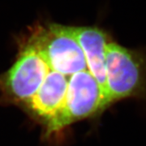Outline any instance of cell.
<instances>
[{
	"mask_svg": "<svg viewBox=\"0 0 146 146\" xmlns=\"http://www.w3.org/2000/svg\"><path fill=\"white\" fill-rule=\"evenodd\" d=\"M106 77L109 106L126 98L145 96V57L110 41L106 46Z\"/></svg>",
	"mask_w": 146,
	"mask_h": 146,
	"instance_id": "1",
	"label": "cell"
},
{
	"mask_svg": "<svg viewBox=\"0 0 146 146\" xmlns=\"http://www.w3.org/2000/svg\"><path fill=\"white\" fill-rule=\"evenodd\" d=\"M29 42L52 70L69 76L88 70L84 54L70 27L52 24L35 29Z\"/></svg>",
	"mask_w": 146,
	"mask_h": 146,
	"instance_id": "2",
	"label": "cell"
},
{
	"mask_svg": "<svg viewBox=\"0 0 146 146\" xmlns=\"http://www.w3.org/2000/svg\"><path fill=\"white\" fill-rule=\"evenodd\" d=\"M106 108L99 84L89 70L75 73L68 82L63 109L48 131L61 130L76 121L100 114Z\"/></svg>",
	"mask_w": 146,
	"mask_h": 146,
	"instance_id": "3",
	"label": "cell"
},
{
	"mask_svg": "<svg viewBox=\"0 0 146 146\" xmlns=\"http://www.w3.org/2000/svg\"><path fill=\"white\" fill-rule=\"evenodd\" d=\"M50 68L29 42L21 50L16 63L0 80L11 98L25 104L36 94Z\"/></svg>",
	"mask_w": 146,
	"mask_h": 146,
	"instance_id": "4",
	"label": "cell"
},
{
	"mask_svg": "<svg viewBox=\"0 0 146 146\" xmlns=\"http://www.w3.org/2000/svg\"><path fill=\"white\" fill-rule=\"evenodd\" d=\"M71 76L50 68L36 94L24 104L32 114L46 124L47 128L57 119L63 109Z\"/></svg>",
	"mask_w": 146,
	"mask_h": 146,
	"instance_id": "5",
	"label": "cell"
},
{
	"mask_svg": "<svg viewBox=\"0 0 146 146\" xmlns=\"http://www.w3.org/2000/svg\"><path fill=\"white\" fill-rule=\"evenodd\" d=\"M70 29L81 47L88 70L99 84L109 107L106 77V46L110 41L106 33L96 27H70Z\"/></svg>",
	"mask_w": 146,
	"mask_h": 146,
	"instance_id": "6",
	"label": "cell"
}]
</instances>
